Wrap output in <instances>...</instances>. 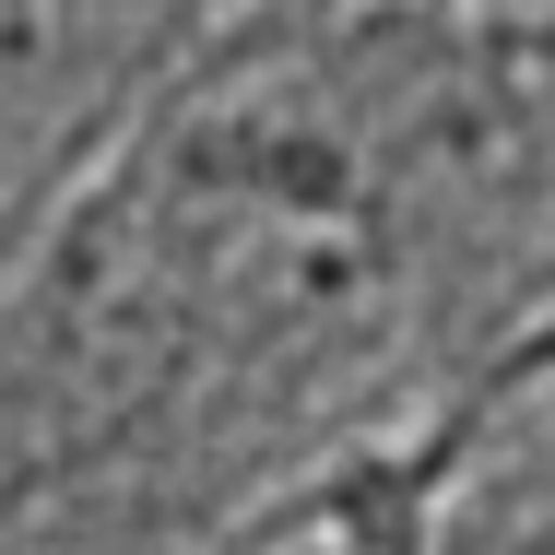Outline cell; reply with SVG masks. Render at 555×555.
Returning a JSON list of instances; mask_svg holds the SVG:
<instances>
[{"mask_svg":"<svg viewBox=\"0 0 555 555\" xmlns=\"http://www.w3.org/2000/svg\"><path fill=\"white\" fill-rule=\"evenodd\" d=\"M555 320V12H178L0 260V555L402 532Z\"/></svg>","mask_w":555,"mask_h":555,"instance_id":"6da1fadb","label":"cell"},{"mask_svg":"<svg viewBox=\"0 0 555 555\" xmlns=\"http://www.w3.org/2000/svg\"><path fill=\"white\" fill-rule=\"evenodd\" d=\"M544 390H555V320H544V332H532V343H520V354H508V378H496V390H485V426H473V449L496 438V426H508V414H532V402H544ZM473 449H461V461H473ZM461 461H449V473H461ZM438 496H449V485H438Z\"/></svg>","mask_w":555,"mask_h":555,"instance_id":"7a4b0ae2","label":"cell"}]
</instances>
